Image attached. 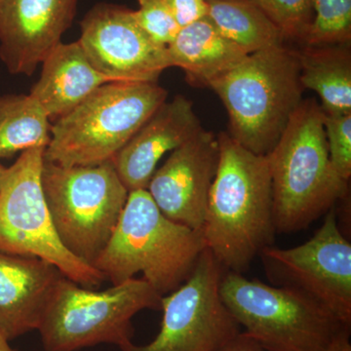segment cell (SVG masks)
Instances as JSON below:
<instances>
[{
	"label": "cell",
	"instance_id": "obj_20",
	"mask_svg": "<svg viewBox=\"0 0 351 351\" xmlns=\"http://www.w3.org/2000/svg\"><path fill=\"white\" fill-rule=\"evenodd\" d=\"M207 18L247 54L282 44L274 23L251 0H207Z\"/></svg>",
	"mask_w": 351,
	"mask_h": 351
},
{
	"label": "cell",
	"instance_id": "obj_8",
	"mask_svg": "<svg viewBox=\"0 0 351 351\" xmlns=\"http://www.w3.org/2000/svg\"><path fill=\"white\" fill-rule=\"evenodd\" d=\"M161 295L145 279L132 278L104 291L62 277L38 331L45 351H76L132 343V319L145 309H161Z\"/></svg>",
	"mask_w": 351,
	"mask_h": 351
},
{
	"label": "cell",
	"instance_id": "obj_3",
	"mask_svg": "<svg viewBox=\"0 0 351 351\" xmlns=\"http://www.w3.org/2000/svg\"><path fill=\"white\" fill-rule=\"evenodd\" d=\"M206 249L201 230L171 221L147 189L130 191L112 239L93 267L112 285L142 272L161 297L179 288Z\"/></svg>",
	"mask_w": 351,
	"mask_h": 351
},
{
	"label": "cell",
	"instance_id": "obj_2",
	"mask_svg": "<svg viewBox=\"0 0 351 351\" xmlns=\"http://www.w3.org/2000/svg\"><path fill=\"white\" fill-rule=\"evenodd\" d=\"M325 113L314 99L302 100L267 154L276 232L304 230L346 195L348 182L330 160Z\"/></svg>",
	"mask_w": 351,
	"mask_h": 351
},
{
	"label": "cell",
	"instance_id": "obj_29",
	"mask_svg": "<svg viewBox=\"0 0 351 351\" xmlns=\"http://www.w3.org/2000/svg\"><path fill=\"white\" fill-rule=\"evenodd\" d=\"M0 351H16L9 345V341L0 332Z\"/></svg>",
	"mask_w": 351,
	"mask_h": 351
},
{
	"label": "cell",
	"instance_id": "obj_26",
	"mask_svg": "<svg viewBox=\"0 0 351 351\" xmlns=\"http://www.w3.org/2000/svg\"><path fill=\"white\" fill-rule=\"evenodd\" d=\"M179 27H186L207 17V0H164Z\"/></svg>",
	"mask_w": 351,
	"mask_h": 351
},
{
	"label": "cell",
	"instance_id": "obj_21",
	"mask_svg": "<svg viewBox=\"0 0 351 351\" xmlns=\"http://www.w3.org/2000/svg\"><path fill=\"white\" fill-rule=\"evenodd\" d=\"M49 117L31 95L0 96V159L32 147H47Z\"/></svg>",
	"mask_w": 351,
	"mask_h": 351
},
{
	"label": "cell",
	"instance_id": "obj_28",
	"mask_svg": "<svg viewBox=\"0 0 351 351\" xmlns=\"http://www.w3.org/2000/svg\"><path fill=\"white\" fill-rule=\"evenodd\" d=\"M350 330L339 332L327 351H351Z\"/></svg>",
	"mask_w": 351,
	"mask_h": 351
},
{
	"label": "cell",
	"instance_id": "obj_30",
	"mask_svg": "<svg viewBox=\"0 0 351 351\" xmlns=\"http://www.w3.org/2000/svg\"><path fill=\"white\" fill-rule=\"evenodd\" d=\"M4 170H5V167H3V166L0 164V177L3 174Z\"/></svg>",
	"mask_w": 351,
	"mask_h": 351
},
{
	"label": "cell",
	"instance_id": "obj_5",
	"mask_svg": "<svg viewBox=\"0 0 351 351\" xmlns=\"http://www.w3.org/2000/svg\"><path fill=\"white\" fill-rule=\"evenodd\" d=\"M167 97L168 92L157 82L101 85L51 126L44 159L62 166L112 160Z\"/></svg>",
	"mask_w": 351,
	"mask_h": 351
},
{
	"label": "cell",
	"instance_id": "obj_4",
	"mask_svg": "<svg viewBox=\"0 0 351 351\" xmlns=\"http://www.w3.org/2000/svg\"><path fill=\"white\" fill-rule=\"evenodd\" d=\"M228 112V135L267 156L302 101L299 53L281 45L247 55L210 84Z\"/></svg>",
	"mask_w": 351,
	"mask_h": 351
},
{
	"label": "cell",
	"instance_id": "obj_7",
	"mask_svg": "<svg viewBox=\"0 0 351 351\" xmlns=\"http://www.w3.org/2000/svg\"><path fill=\"white\" fill-rule=\"evenodd\" d=\"M41 182L60 241L69 253L93 267L128 199V189L112 161L62 166L44 159Z\"/></svg>",
	"mask_w": 351,
	"mask_h": 351
},
{
	"label": "cell",
	"instance_id": "obj_16",
	"mask_svg": "<svg viewBox=\"0 0 351 351\" xmlns=\"http://www.w3.org/2000/svg\"><path fill=\"white\" fill-rule=\"evenodd\" d=\"M63 276L41 258L0 251V332L9 341L39 329Z\"/></svg>",
	"mask_w": 351,
	"mask_h": 351
},
{
	"label": "cell",
	"instance_id": "obj_6",
	"mask_svg": "<svg viewBox=\"0 0 351 351\" xmlns=\"http://www.w3.org/2000/svg\"><path fill=\"white\" fill-rule=\"evenodd\" d=\"M219 294L233 318L265 351H327L350 330L301 291L225 271Z\"/></svg>",
	"mask_w": 351,
	"mask_h": 351
},
{
	"label": "cell",
	"instance_id": "obj_9",
	"mask_svg": "<svg viewBox=\"0 0 351 351\" xmlns=\"http://www.w3.org/2000/svg\"><path fill=\"white\" fill-rule=\"evenodd\" d=\"M45 149L23 152L0 177V251L41 258L83 287H99L103 274L69 253L55 230L41 182Z\"/></svg>",
	"mask_w": 351,
	"mask_h": 351
},
{
	"label": "cell",
	"instance_id": "obj_27",
	"mask_svg": "<svg viewBox=\"0 0 351 351\" xmlns=\"http://www.w3.org/2000/svg\"><path fill=\"white\" fill-rule=\"evenodd\" d=\"M216 351H265V350L258 345L257 341H254L248 335L241 331Z\"/></svg>",
	"mask_w": 351,
	"mask_h": 351
},
{
	"label": "cell",
	"instance_id": "obj_15",
	"mask_svg": "<svg viewBox=\"0 0 351 351\" xmlns=\"http://www.w3.org/2000/svg\"><path fill=\"white\" fill-rule=\"evenodd\" d=\"M202 129L193 101L177 96L166 101L112 158L120 181L129 193L147 189L163 156Z\"/></svg>",
	"mask_w": 351,
	"mask_h": 351
},
{
	"label": "cell",
	"instance_id": "obj_24",
	"mask_svg": "<svg viewBox=\"0 0 351 351\" xmlns=\"http://www.w3.org/2000/svg\"><path fill=\"white\" fill-rule=\"evenodd\" d=\"M138 9L134 17L143 31L159 45H168L179 34L181 27L164 0H138Z\"/></svg>",
	"mask_w": 351,
	"mask_h": 351
},
{
	"label": "cell",
	"instance_id": "obj_22",
	"mask_svg": "<svg viewBox=\"0 0 351 351\" xmlns=\"http://www.w3.org/2000/svg\"><path fill=\"white\" fill-rule=\"evenodd\" d=\"M313 19L304 41L308 46L350 44L351 0H313Z\"/></svg>",
	"mask_w": 351,
	"mask_h": 351
},
{
	"label": "cell",
	"instance_id": "obj_14",
	"mask_svg": "<svg viewBox=\"0 0 351 351\" xmlns=\"http://www.w3.org/2000/svg\"><path fill=\"white\" fill-rule=\"evenodd\" d=\"M78 0H0V58L13 75H31L61 43Z\"/></svg>",
	"mask_w": 351,
	"mask_h": 351
},
{
	"label": "cell",
	"instance_id": "obj_13",
	"mask_svg": "<svg viewBox=\"0 0 351 351\" xmlns=\"http://www.w3.org/2000/svg\"><path fill=\"white\" fill-rule=\"evenodd\" d=\"M219 158L218 137L203 128L171 152L147 189L161 213L175 223L201 230Z\"/></svg>",
	"mask_w": 351,
	"mask_h": 351
},
{
	"label": "cell",
	"instance_id": "obj_17",
	"mask_svg": "<svg viewBox=\"0 0 351 351\" xmlns=\"http://www.w3.org/2000/svg\"><path fill=\"white\" fill-rule=\"evenodd\" d=\"M43 64L29 95L49 119L64 117L101 85L113 82L94 68L78 41L60 43Z\"/></svg>",
	"mask_w": 351,
	"mask_h": 351
},
{
	"label": "cell",
	"instance_id": "obj_18",
	"mask_svg": "<svg viewBox=\"0 0 351 351\" xmlns=\"http://www.w3.org/2000/svg\"><path fill=\"white\" fill-rule=\"evenodd\" d=\"M167 52L171 66L182 69L189 84L198 87H210L248 55L207 17L180 29Z\"/></svg>",
	"mask_w": 351,
	"mask_h": 351
},
{
	"label": "cell",
	"instance_id": "obj_1",
	"mask_svg": "<svg viewBox=\"0 0 351 351\" xmlns=\"http://www.w3.org/2000/svg\"><path fill=\"white\" fill-rule=\"evenodd\" d=\"M218 141V169L201 232L226 271L243 274L276 233L271 177L267 156L248 151L226 132Z\"/></svg>",
	"mask_w": 351,
	"mask_h": 351
},
{
	"label": "cell",
	"instance_id": "obj_10",
	"mask_svg": "<svg viewBox=\"0 0 351 351\" xmlns=\"http://www.w3.org/2000/svg\"><path fill=\"white\" fill-rule=\"evenodd\" d=\"M226 270L208 249L186 280L161 298L162 322L156 339L121 351H216L242 331L219 294Z\"/></svg>",
	"mask_w": 351,
	"mask_h": 351
},
{
	"label": "cell",
	"instance_id": "obj_11",
	"mask_svg": "<svg viewBox=\"0 0 351 351\" xmlns=\"http://www.w3.org/2000/svg\"><path fill=\"white\" fill-rule=\"evenodd\" d=\"M283 286L301 291L327 309L343 326L351 323V244L332 208L306 243L282 249L269 246L260 254Z\"/></svg>",
	"mask_w": 351,
	"mask_h": 351
},
{
	"label": "cell",
	"instance_id": "obj_12",
	"mask_svg": "<svg viewBox=\"0 0 351 351\" xmlns=\"http://www.w3.org/2000/svg\"><path fill=\"white\" fill-rule=\"evenodd\" d=\"M80 29L78 43L94 68L110 82H157L171 68L167 47L154 43L127 7L97 4Z\"/></svg>",
	"mask_w": 351,
	"mask_h": 351
},
{
	"label": "cell",
	"instance_id": "obj_23",
	"mask_svg": "<svg viewBox=\"0 0 351 351\" xmlns=\"http://www.w3.org/2000/svg\"><path fill=\"white\" fill-rule=\"evenodd\" d=\"M267 15L283 38L304 41L313 19V0H251Z\"/></svg>",
	"mask_w": 351,
	"mask_h": 351
},
{
	"label": "cell",
	"instance_id": "obj_19",
	"mask_svg": "<svg viewBox=\"0 0 351 351\" xmlns=\"http://www.w3.org/2000/svg\"><path fill=\"white\" fill-rule=\"evenodd\" d=\"M298 53L302 87L319 95L325 114L351 113L350 44L306 45Z\"/></svg>",
	"mask_w": 351,
	"mask_h": 351
},
{
	"label": "cell",
	"instance_id": "obj_25",
	"mask_svg": "<svg viewBox=\"0 0 351 351\" xmlns=\"http://www.w3.org/2000/svg\"><path fill=\"white\" fill-rule=\"evenodd\" d=\"M324 127L332 167L341 180L348 182L351 177V113L325 114Z\"/></svg>",
	"mask_w": 351,
	"mask_h": 351
}]
</instances>
